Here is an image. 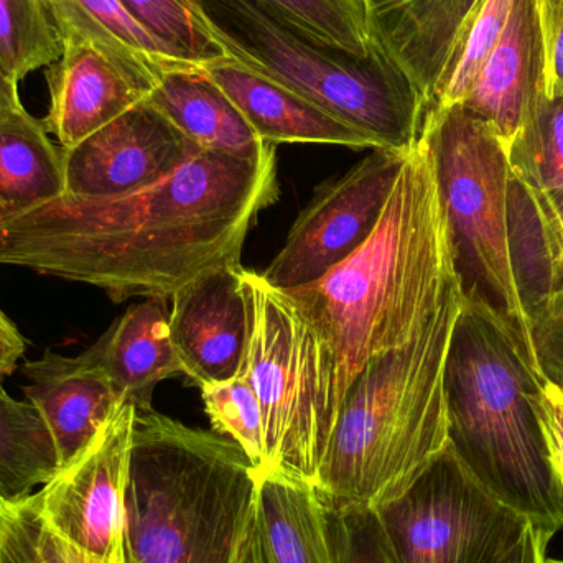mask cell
I'll return each mask as SVG.
<instances>
[{
	"instance_id": "1",
	"label": "cell",
	"mask_w": 563,
	"mask_h": 563,
	"mask_svg": "<svg viewBox=\"0 0 563 563\" xmlns=\"http://www.w3.org/2000/svg\"><path fill=\"white\" fill-rule=\"evenodd\" d=\"M241 288L279 343L290 384L264 475L314 486L361 371L416 336L463 290L423 139L407 154L376 231L353 256L294 288L241 269Z\"/></svg>"
},
{
	"instance_id": "2",
	"label": "cell",
	"mask_w": 563,
	"mask_h": 563,
	"mask_svg": "<svg viewBox=\"0 0 563 563\" xmlns=\"http://www.w3.org/2000/svg\"><path fill=\"white\" fill-rule=\"evenodd\" d=\"M276 198V145L256 157L194 147L134 194L62 197L0 221V266L92 285L115 303L170 300L201 274L241 266L250 228Z\"/></svg>"
},
{
	"instance_id": "3",
	"label": "cell",
	"mask_w": 563,
	"mask_h": 563,
	"mask_svg": "<svg viewBox=\"0 0 563 563\" xmlns=\"http://www.w3.org/2000/svg\"><path fill=\"white\" fill-rule=\"evenodd\" d=\"M465 294L407 343L373 357L344 400L314 488L336 515L389 505L449 446L445 369Z\"/></svg>"
},
{
	"instance_id": "4",
	"label": "cell",
	"mask_w": 563,
	"mask_h": 563,
	"mask_svg": "<svg viewBox=\"0 0 563 563\" xmlns=\"http://www.w3.org/2000/svg\"><path fill=\"white\" fill-rule=\"evenodd\" d=\"M541 380L511 327L465 298L445 369L450 446L493 498L555 536L563 488L536 409Z\"/></svg>"
},
{
	"instance_id": "5",
	"label": "cell",
	"mask_w": 563,
	"mask_h": 563,
	"mask_svg": "<svg viewBox=\"0 0 563 563\" xmlns=\"http://www.w3.org/2000/svg\"><path fill=\"white\" fill-rule=\"evenodd\" d=\"M260 473L233 440L135 410L125 563H233Z\"/></svg>"
},
{
	"instance_id": "6",
	"label": "cell",
	"mask_w": 563,
	"mask_h": 563,
	"mask_svg": "<svg viewBox=\"0 0 563 563\" xmlns=\"http://www.w3.org/2000/svg\"><path fill=\"white\" fill-rule=\"evenodd\" d=\"M224 56L317 102L387 151L409 152L427 114L383 55L356 58L320 45L263 0H190Z\"/></svg>"
},
{
	"instance_id": "7",
	"label": "cell",
	"mask_w": 563,
	"mask_h": 563,
	"mask_svg": "<svg viewBox=\"0 0 563 563\" xmlns=\"http://www.w3.org/2000/svg\"><path fill=\"white\" fill-rule=\"evenodd\" d=\"M420 137L432 155L453 264L465 298L498 313L538 367L531 317L512 267L508 148L488 122L460 104L429 109Z\"/></svg>"
},
{
	"instance_id": "8",
	"label": "cell",
	"mask_w": 563,
	"mask_h": 563,
	"mask_svg": "<svg viewBox=\"0 0 563 563\" xmlns=\"http://www.w3.org/2000/svg\"><path fill=\"white\" fill-rule=\"evenodd\" d=\"M373 515L390 563H496L531 522L493 498L450 443Z\"/></svg>"
},
{
	"instance_id": "9",
	"label": "cell",
	"mask_w": 563,
	"mask_h": 563,
	"mask_svg": "<svg viewBox=\"0 0 563 563\" xmlns=\"http://www.w3.org/2000/svg\"><path fill=\"white\" fill-rule=\"evenodd\" d=\"M409 152L377 148L343 177L318 187L264 279L276 288L300 287L353 256L380 223Z\"/></svg>"
},
{
	"instance_id": "10",
	"label": "cell",
	"mask_w": 563,
	"mask_h": 563,
	"mask_svg": "<svg viewBox=\"0 0 563 563\" xmlns=\"http://www.w3.org/2000/svg\"><path fill=\"white\" fill-rule=\"evenodd\" d=\"M134 420L135 407L122 404L88 446L32 495L56 534L104 563H125V489Z\"/></svg>"
},
{
	"instance_id": "11",
	"label": "cell",
	"mask_w": 563,
	"mask_h": 563,
	"mask_svg": "<svg viewBox=\"0 0 563 563\" xmlns=\"http://www.w3.org/2000/svg\"><path fill=\"white\" fill-rule=\"evenodd\" d=\"M190 144L148 99L71 148H62L65 195L102 201L134 194L170 174Z\"/></svg>"
},
{
	"instance_id": "12",
	"label": "cell",
	"mask_w": 563,
	"mask_h": 563,
	"mask_svg": "<svg viewBox=\"0 0 563 563\" xmlns=\"http://www.w3.org/2000/svg\"><path fill=\"white\" fill-rule=\"evenodd\" d=\"M243 266L201 274L172 295L170 338L185 376L198 387L240 376L247 341Z\"/></svg>"
},
{
	"instance_id": "13",
	"label": "cell",
	"mask_w": 563,
	"mask_h": 563,
	"mask_svg": "<svg viewBox=\"0 0 563 563\" xmlns=\"http://www.w3.org/2000/svg\"><path fill=\"white\" fill-rule=\"evenodd\" d=\"M62 45V56L45 69L48 109L42 121L59 147L71 148L145 101L154 86L89 43Z\"/></svg>"
},
{
	"instance_id": "14",
	"label": "cell",
	"mask_w": 563,
	"mask_h": 563,
	"mask_svg": "<svg viewBox=\"0 0 563 563\" xmlns=\"http://www.w3.org/2000/svg\"><path fill=\"white\" fill-rule=\"evenodd\" d=\"M545 95L548 63L539 0H515L501 38L460 106L488 122L509 148Z\"/></svg>"
},
{
	"instance_id": "15",
	"label": "cell",
	"mask_w": 563,
	"mask_h": 563,
	"mask_svg": "<svg viewBox=\"0 0 563 563\" xmlns=\"http://www.w3.org/2000/svg\"><path fill=\"white\" fill-rule=\"evenodd\" d=\"M20 371L26 400L42 413L55 440L59 468L81 453L124 404L88 351L76 357L45 351Z\"/></svg>"
},
{
	"instance_id": "16",
	"label": "cell",
	"mask_w": 563,
	"mask_h": 563,
	"mask_svg": "<svg viewBox=\"0 0 563 563\" xmlns=\"http://www.w3.org/2000/svg\"><path fill=\"white\" fill-rule=\"evenodd\" d=\"M203 69L236 104L261 141L274 145H343L354 151L383 148L366 132L336 118L300 92L291 91L228 56L203 63Z\"/></svg>"
},
{
	"instance_id": "17",
	"label": "cell",
	"mask_w": 563,
	"mask_h": 563,
	"mask_svg": "<svg viewBox=\"0 0 563 563\" xmlns=\"http://www.w3.org/2000/svg\"><path fill=\"white\" fill-rule=\"evenodd\" d=\"M482 0H393L369 12L377 52L432 106L456 42Z\"/></svg>"
},
{
	"instance_id": "18",
	"label": "cell",
	"mask_w": 563,
	"mask_h": 563,
	"mask_svg": "<svg viewBox=\"0 0 563 563\" xmlns=\"http://www.w3.org/2000/svg\"><path fill=\"white\" fill-rule=\"evenodd\" d=\"M167 298H144L131 305L108 331L89 346L122 402L135 410L152 409L162 380L184 374L170 338Z\"/></svg>"
},
{
	"instance_id": "19",
	"label": "cell",
	"mask_w": 563,
	"mask_h": 563,
	"mask_svg": "<svg viewBox=\"0 0 563 563\" xmlns=\"http://www.w3.org/2000/svg\"><path fill=\"white\" fill-rule=\"evenodd\" d=\"M147 99L195 147L256 157L271 145L261 141L203 65L167 69Z\"/></svg>"
},
{
	"instance_id": "20",
	"label": "cell",
	"mask_w": 563,
	"mask_h": 563,
	"mask_svg": "<svg viewBox=\"0 0 563 563\" xmlns=\"http://www.w3.org/2000/svg\"><path fill=\"white\" fill-rule=\"evenodd\" d=\"M254 528L264 563H340L333 509L314 486L260 475Z\"/></svg>"
},
{
	"instance_id": "21",
	"label": "cell",
	"mask_w": 563,
	"mask_h": 563,
	"mask_svg": "<svg viewBox=\"0 0 563 563\" xmlns=\"http://www.w3.org/2000/svg\"><path fill=\"white\" fill-rule=\"evenodd\" d=\"M48 3L62 43H89L154 88L167 69L198 65L175 55L122 0H48Z\"/></svg>"
},
{
	"instance_id": "22",
	"label": "cell",
	"mask_w": 563,
	"mask_h": 563,
	"mask_svg": "<svg viewBox=\"0 0 563 563\" xmlns=\"http://www.w3.org/2000/svg\"><path fill=\"white\" fill-rule=\"evenodd\" d=\"M65 195L63 152L29 111L0 122V221Z\"/></svg>"
},
{
	"instance_id": "23",
	"label": "cell",
	"mask_w": 563,
	"mask_h": 563,
	"mask_svg": "<svg viewBox=\"0 0 563 563\" xmlns=\"http://www.w3.org/2000/svg\"><path fill=\"white\" fill-rule=\"evenodd\" d=\"M511 175L525 187L563 257V96L545 95L508 148Z\"/></svg>"
},
{
	"instance_id": "24",
	"label": "cell",
	"mask_w": 563,
	"mask_h": 563,
	"mask_svg": "<svg viewBox=\"0 0 563 563\" xmlns=\"http://www.w3.org/2000/svg\"><path fill=\"white\" fill-rule=\"evenodd\" d=\"M58 472L55 440L42 413L29 400L10 397L0 379V499L26 498Z\"/></svg>"
},
{
	"instance_id": "25",
	"label": "cell",
	"mask_w": 563,
	"mask_h": 563,
	"mask_svg": "<svg viewBox=\"0 0 563 563\" xmlns=\"http://www.w3.org/2000/svg\"><path fill=\"white\" fill-rule=\"evenodd\" d=\"M48 0H0V68L22 82L62 56Z\"/></svg>"
},
{
	"instance_id": "26",
	"label": "cell",
	"mask_w": 563,
	"mask_h": 563,
	"mask_svg": "<svg viewBox=\"0 0 563 563\" xmlns=\"http://www.w3.org/2000/svg\"><path fill=\"white\" fill-rule=\"evenodd\" d=\"M313 42L361 59L380 55L363 0H263Z\"/></svg>"
},
{
	"instance_id": "27",
	"label": "cell",
	"mask_w": 563,
	"mask_h": 563,
	"mask_svg": "<svg viewBox=\"0 0 563 563\" xmlns=\"http://www.w3.org/2000/svg\"><path fill=\"white\" fill-rule=\"evenodd\" d=\"M515 0H482L453 49L430 109L462 104L489 53L501 38Z\"/></svg>"
},
{
	"instance_id": "28",
	"label": "cell",
	"mask_w": 563,
	"mask_h": 563,
	"mask_svg": "<svg viewBox=\"0 0 563 563\" xmlns=\"http://www.w3.org/2000/svg\"><path fill=\"white\" fill-rule=\"evenodd\" d=\"M0 563H104L89 558L56 534L40 515L32 495L0 499Z\"/></svg>"
},
{
	"instance_id": "29",
	"label": "cell",
	"mask_w": 563,
	"mask_h": 563,
	"mask_svg": "<svg viewBox=\"0 0 563 563\" xmlns=\"http://www.w3.org/2000/svg\"><path fill=\"white\" fill-rule=\"evenodd\" d=\"M205 409L214 432L243 449L260 475L266 470L263 409L253 387L238 376L201 387Z\"/></svg>"
},
{
	"instance_id": "30",
	"label": "cell",
	"mask_w": 563,
	"mask_h": 563,
	"mask_svg": "<svg viewBox=\"0 0 563 563\" xmlns=\"http://www.w3.org/2000/svg\"><path fill=\"white\" fill-rule=\"evenodd\" d=\"M122 3L185 62L203 65L224 56L190 0H122Z\"/></svg>"
},
{
	"instance_id": "31",
	"label": "cell",
	"mask_w": 563,
	"mask_h": 563,
	"mask_svg": "<svg viewBox=\"0 0 563 563\" xmlns=\"http://www.w3.org/2000/svg\"><path fill=\"white\" fill-rule=\"evenodd\" d=\"M539 373L563 394V290L531 311Z\"/></svg>"
},
{
	"instance_id": "32",
	"label": "cell",
	"mask_w": 563,
	"mask_h": 563,
	"mask_svg": "<svg viewBox=\"0 0 563 563\" xmlns=\"http://www.w3.org/2000/svg\"><path fill=\"white\" fill-rule=\"evenodd\" d=\"M333 526L340 563H390L373 512L333 511Z\"/></svg>"
},
{
	"instance_id": "33",
	"label": "cell",
	"mask_w": 563,
	"mask_h": 563,
	"mask_svg": "<svg viewBox=\"0 0 563 563\" xmlns=\"http://www.w3.org/2000/svg\"><path fill=\"white\" fill-rule=\"evenodd\" d=\"M536 409L544 433L549 459L563 488V394L542 377L536 394Z\"/></svg>"
},
{
	"instance_id": "34",
	"label": "cell",
	"mask_w": 563,
	"mask_h": 563,
	"mask_svg": "<svg viewBox=\"0 0 563 563\" xmlns=\"http://www.w3.org/2000/svg\"><path fill=\"white\" fill-rule=\"evenodd\" d=\"M545 63L548 95L563 96V0H539Z\"/></svg>"
},
{
	"instance_id": "35",
	"label": "cell",
	"mask_w": 563,
	"mask_h": 563,
	"mask_svg": "<svg viewBox=\"0 0 563 563\" xmlns=\"http://www.w3.org/2000/svg\"><path fill=\"white\" fill-rule=\"evenodd\" d=\"M554 536L529 522L519 541L496 563H548V548Z\"/></svg>"
},
{
	"instance_id": "36",
	"label": "cell",
	"mask_w": 563,
	"mask_h": 563,
	"mask_svg": "<svg viewBox=\"0 0 563 563\" xmlns=\"http://www.w3.org/2000/svg\"><path fill=\"white\" fill-rule=\"evenodd\" d=\"M26 351L25 338L13 321L0 310V379L10 376Z\"/></svg>"
},
{
	"instance_id": "37",
	"label": "cell",
	"mask_w": 563,
	"mask_h": 563,
	"mask_svg": "<svg viewBox=\"0 0 563 563\" xmlns=\"http://www.w3.org/2000/svg\"><path fill=\"white\" fill-rule=\"evenodd\" d=\"M25 111V106L20 99L19 82L13 81L2 68H0V122L13 118Z\"/></svg>"
},
{
	"instance_id": "38",
	"label": "cell",
	"mask_w": 563,
	"mask_h": 563,
	"mask_svg": "<svg viewBox=\"0 0 563 563\" xmlns=\"http://www.w3.org/2000/svg\"><path fill=\"white\" fill-rule=\"evenodd\" d=\"M233 563H264L260 544H257L256 528H254V511L241 536Z\"/></svg>"
},
{
	"instance_id": "39",
	"label": "cell",
	"mask_w": 563,
	"mask_h": 563,
	"mask_svg": "<svg viewBox=\"0 0 563 563\" xmlns=\"http://www.w3.org/2000/svg\"><path fill=\"white\" fill-rule=\"evenodd\" d=\"M364 5H366L367 15L373 10L379 9V7L386 5V3L393 2V0H363Z\"/></svg>"
},
{
	"instance_id": "40",
	"label": "cell",
	"mask_w": 563,
	"mask_h": 563,
	"mask_svg": "<svg viewBox=\"0 0 563 563\" xmlns=\"http://www.w3.org/2000/svg\"><path fill=\"white\" fill-rule=\"evenodd\" d=\"M548 563H563V559H552V561L548 559Z\"/></svg>"
}]
</instances>
